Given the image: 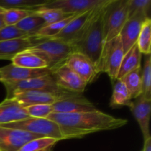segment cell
I'll list each match as a JSON object with an SVG mask.
<instances>
[{"label": "cell", "instance_id": "8", "mask_svg": "<svg viewBox=\"0 0 151 151\" xmlns=\"http://www.w3.org/2000/svg\"><path fill=\"white\" fill-rule=\"evenodd\" d=\"M94 8L78 14L58 35L49 39L59 40L73 47L82 36Z\"/></svg>", "mask_w": 151, "mask_h": 151}, {"label": "cell", "instance_id": "1", "mask_svg": "<svg viewBox=\"0 0 151 151\" xmlns=\"http://www.w3.org/2000/svg\"><path fill=\"white\" fill-rule=\"evenodd\" d=\"M47 119L58 125L63 140L81 139L96 132L117 129L128 122L99 110L72 114L52 113Z\"/></svg>", "mask_w": 151, "mask_h": 151}, {"label": "cell", "instance_id": "23", "mask_svg": "<svg viewBox=\"0 0 151 151\" xmlns=\"http://www.w3.org/2000/svg\"><path fill=\"white\" fill-rule=\"evenodd\" d=\"M131 94V98L137 99L142 94V67L135 69L127 74L122 78Z\"/></svg>", "mask_w": 151, "mask_h": 151}, {"label": "cell", "instance_id": "28", "mask_svg": "<svg viewBox=\"0 0 151 151\" xmlns=\"http://www.w3.org/2000/svg\"><path fill=\"white\" fill-rule=\"evenodd\" d=\"M78 15V14H75L70 17L67 18V19L60 21V22L46 25L45 27L41 28L40 30H38L34 36L38 38H44V39L52 38V37L58 35Z\"/></svg>", "mask_w": 151, "mask_h": 151}, {"label": "cell", "instance_id": "35", "mask_svg": "<svg viewBox=\"0 0 151 151\" xmlns=\"http://www.w3.org/2000/svg\"><path fill=\"white\" fill-rule=\"evenodd\" d=\"M144 141V147L142 151H151V137Z\"/></svg>", "mask_w": 151, "mask_h": 151}, {"label": "cell", "instance_id": "36", "mask_svg": "<svg viewBox=\"0 0 151 151\" xmlns=\"http://www.w3.org/2000/svg\"><path fill=\"white\" fill-rule=\"evenodd\" d=\"M3 11H4V9L0 7V29L6 27L4 24V19H3Z\"/></svg>", "mask_w": 151, "mask_h": 151}, {"label": "cell", "instance_id": "5", "mask_svg": "<svg viewBox=\"0 0 151 151\" xmlns=\"http://www.w3.org/2000/svg\"><path fill=\"white\" fill-rule=\"evenodd\" d=\"M1 83L6 88V98H9L15 91H41L54 93L58 95L61 99L75 95L76 94H80L66 91L59 87L51 75L24 81H2Z\"/></svg>", "mask_w": 151, "mask_h": 151}, {"label": "cell", "instance_id": "18", "mask_svg": "<svg viewBox=\"0 0 151 151\" xmlns=\"http://www.w3.org/2000/svg\"><path fill=\"white\" fill-rule=\"evenodd\" d=\"M146 19L147 18L141 16H135L128 19L125 22L119 35L125 54L134 44H137L142 25Z\"/></svg>", "mask_w": 151, "mask_h": 151}, {"label": "cell", "instance_id": "12", "mask_svg": "<svg viewBox=\"0 0 151 151\" xmlns=\"http://www.w3.org/2000/svg\"><path fill=\"white\" fill-rule=\"evenodd\" d=\"M52 113L72 114L80 112L92 111L97 110L94 105L90 102L83 94L60 99L52 105Z\"/></svg>", "mask_w": 151, "mask_h": 151}, {"label": "cell", "instance_id": "30", "mask_svg": "<svg viewBox=\"0 0 151 151\" xmlns=\"http://www.w3.org/2000/svg\"><path fill=\"white\" fill-rule=\"evenodd\" d=\"M35 13L37 16H40L45 21L46 24H50L55 23V22H60V21L66 19L73 15L72 13H67L63 12L60 9H47L41 8L35 10Z\"/></svg>", "mask_w": 151, "mask_h": 151}, {"label": "cell", "instance_id": "32", "mask_svg": "<svg viewBox=\"0 0 151 151\" xmlns=\"http://www.w3.org/2000/svg\"><path fill=\"white\" fill-rule=\"evenodd\" d=\"M143 69H142V94L147 100H151V55H145Z\"/></svg>", "mask_w": 151, "mask_h": 151}, {"label": "cell", "instance_id": "2", "mask_svg": "<svg viewBox=\"0 0 151 151\" xmlns=\"http://www.w3.org/2000/svg\"><path fill=\"white\" fill-rule=\"evenodd\" d=\"M108 0L94 8L87 26L79 41L73 46L74 52H78L91 60L98 72H101L100 60L104 46L103 29V13Z\"/></svg>", "mask_w": 151, "mask_h": 151}, {"label": "cell", "instance_id": "7", "mask_svg": "<svg viewBox=\"0 0 151 151\" xmlns=\"http://www.w3.org/2000/svg\"><path fill=\"white\" fill-rule=\"evenodd\" d=\"M124 55L119 35L104 44L100 60L101 72L107 73L112 82L116 80Z\"/></svg>", "mask_w": 151, "mask_h": 151}, {"label": "cell", "instance_id": "6", "mask_svg": "<svg viewBox=\"0 0 151 151\" xmlns=\"http://www.w3.org/2000/svg\"><path fill=\"white\" fill-rule=\"evenodd\" d=\"M0 126L26 131L43 137H50L58 141L63 140L58 125L49 119L29 116L25 119L1 125Z\"/></svg>", "mask_w": 151, "mask_h": 151}, {"label": "cell", "instance_id": "11", "mask_svg": "<svg viewBox=\"0 0 151 151\" xmlns=\"http://www.w3.org/2000/svg\"><path fill=\"white\" fill-rule=\"evenodd\" d=\"M66 64L87 84L94 82L100 75V72L91 60L78 52H73L70 55Z\"/></svg>", "mask_w": 151, "mask_h": 151}, {"label": "cell", "instance_id": "20", "mask_svg": "<svg viewBox=\"0 0 151 151\" xmlns=\"http://www.w3.org/2000/svg\"><path fill=\"white\" fill-rule=\"evenodd\" d=\"M142 55L137 44H135L124 55L116 79H122L127 74L141 67Z\"/></svg>", "mask_w": 151, "mask_h": 151}, {"label": "cell", "instance_id": "37", "mask_svg": "<svg viewBox=\"0 0 151 151\" xmlns=\"http://www.w3.org/2000/svg\"><path fill=\"white\" fill-rule=\"evenodd\" d=\"M1 75H0V82H1Z\"/></svg>", "mask_w": 151, "mask_h": 151}, {"label": "cell", "instance_id": "19", "mask_svg": "<svg viewBox=\"0 0 151 151\" xmlns=\"http://www.w3.org/2000/svg\"><path fill=\"white\" fill-rule=\"evenodd\" d=\"M29 117L24 108L13 98H5L0 103V125Z\"/></svg>", "mask_w": 151, "mask_h": 151}, {"label": "cell", "instance_id": "15", "mask_svg": "<svg viewBox=\"0 0 151 151\" xmlns=\"http://www.w3.org/2000/svg\"><path fill=\"white\" fill-rule=\"evenodd\" d=\"M130 109L139 125L144 140L150 138V118L151 100H147L142 95H140L135 99L134 101H133Z\"/></svg>", "mask_w": 151, "mask_h": 151}, {"label": "cell", "instance_id": "31", "mask_svg": "<svg viewBox=\"0 0 151 151\" xmlns=\"http://www.w3.org/2000/svg\"><path fill=\"white\" fill-rule=\"evenodd\" d=\"M35 10L22 9H8L3 11V19L5 26H15L27 16L34 14Z\"/></svg>", "mask_w": 151, "mask_h": 151}, {"label": "cell", "instance_id": "10", "mask_svg": "<svg viewBox=\"0 0 151 151\" xmlns=\"http://www.w3.org/2000/svg\"><path fill=\"white\" fill-rule=\"evenodd\" d=\"M39 137H43L0 126V151H18L27 142Z\"/></svg>", "mask_w": 151, "mask_h": 151}, {"label": "cell", "instance_id": "24", "mask_svg": "<svg viewBox=\"0 0 151 151\" xmlns=\"http://www.w3.org/2000/svg\"><path fill=\"white\" fill-rule=\"evenodd\" d=\"M49 0H0V7L4 10L22 9L35 10L45 5Z\"/></svg>", "mask_w": 151, "mask_h": 151}, {"label": "cell", "instance_id": "9", "mask_svg": "<svg viewBox=\"0 0 151 151\" xmlns=\"http://www.w3.org/2000/svg\"><path fill=\"white\" fill-rule=\"evenodd\" d=\"M51 75L57 85L63 89L83 94L88 84L66 63L51 69Z\"/></svg>", "mask_w": 151, "mask_h": 151}, {"label": "cell", "instance_id": "26", "mask_svg": "<svg viewBox=\"0 0 151 151\" xmlns=\"http://www.w3.org/2000/svg\"><path fill=\"white\" fill-rule=\"evenodd\" d=\"M58 142L50 137H39L27 142L18 151H52Z\"/></svg>", "mask_w": 151, "mask_h": 151}, {"label": "cell", "instance_id": "29", "mask_svg": "<svg viewBox=\"0 0 151 151\" xmlns=\"http://www.w3.org/2000/svg\"><path fill=\"white\" fill-rule=\"evenodd\" d=\"M150 0H128V19L135 16L150 18Z\"/></svg>", "mask_w": 151, "mask_h": 151}, {"label": "cell", "instance_id": "4", "mask_svg": "<svg viewBox=\"0 0 151 151\" xmlns=\"http://www.w3.org/2000/svg\"><path fill=\"white\" fill-rule=\"evenodd\" d=\"M128 0H108L103 13L104 44L119 35L128 20Z\"/></svg>", "mask_w": 151, "mask_h": 151}, {"label": "cell", "instance_id": "34", "mask_svg": "<svg viewBox=\"0 0 151 151\" xmlns=\"http://www.w3.org/2000/svg\"><path fill=\"white\" fill-rule=\"evenodd\" d=\"M29 36L22 31L19 30L15 26H6L0 29V41H8ZM31 37V36H30Z\"/></svg>", "mask_w": 151, "mask_h": 151}, {"label": "cell", "instance_id": "17", "mask_svg": "<svg viewBox=\"0 0 151 151\" xmlns=\"http://www.w3.org/2000/svg\"><path fill=\"white\" fill-rule=\"evenodd\" d=\"M42 38L26 36L16 39L0 41V60H11L17 53L26 50L39 42Z\"/></svg>", "mask_w": 151, "mask_h": 151}, {"label": "cell", "instance_id": "14", "mask_svg": "<svg viewBox=\"0 0 151 151\" xmlns=\"http://www.w3.org/2000/svg\"><path fill=\"white\" fill-rule=\"evenodd\" d=\"M9 98L16 100L23 108L38 104L52 105L56 101L61 99L54 93L41 91H15Z\"/></svg>", "mask_w": 151, "mask_h": 151}, {"label": "cell", "instance_id": "21", "mask_svg": "<svg viewBox=\"0 0 151 151\" xmlns=\"http://www.w3.org/2000/svg\"><path fill=\"white\" fill-rule=\"evenodd\" d=\"M132 98L129 91L122 80L116 79L113 82V92L109 106L112 109H117L122 106L131 107Z\"/></svg>", "mask_w": 151, "mask_h": 151}, {"label": "cell", "instance_id": "25", "mask_svg": "<svg viewBox=\"0 0 151 151\" xmlns=\"http://www.w3.org/2000/svg\"><path fill=\"white\" fill-rule=\"evenodd\" d=\"M46 25L47 24L45 21L34 13V14L27 16L16 24L15 27L29 36L32 37L34 36L38 30Z\"/></svg>", "mask_w": 151, "mask_h": 151}, {"label": "cell", "instance_id": "33", "mask_svg": "<svg viewBox=\"0 0 151 151\" xmlns=\"http://www.w3.org/2000/svg\"><path fill=\"white\" fill-rule=\"evenodd\" d=\"M28 116L34 118L47 119L49 115L52 113V105L38 104L24 108Z\"/></svg>", "mask_w": 151, "mask_h": 151}, {"label": "cell", "instance_id": "22", "mask_svg": "<svg viewBox=\"0 0 151 151\" xmlns=\"http://www.w3.org/2000/svg\"><path fill=\"white\" fill-rule=\"evenodd\" d=\"M12 64L27 69H47V63L28 50L17 53L11 60Z\"/></svg>", "mask_w": 151, "mask_h": 151}, {"label": "cell", "instance_id": "3", "mask_svg": "<svg viewBox=\"0 0 151 151\" xmlns=\"http://www.w3.org/2000/svg\"><path fill=\"white\" fill-rule=\"evenodd\" d=\"M27 50L44 60L50 70L66 63L68 58L74 52L73 47L70 44L49 38H42Z\"/></svg>", "mask_w": 151, "mask_h": 151}, {"label": "cell", "instance_id": "27", "mask_svg": "<svg viewBox=\"0 0 151 151\" xmlns=\"http://www.w3.org/2000/svg\"><path fill=\"white\" fill-rule=\"evenodd\" d=\"M137 46L142 54L145 55L151 52V19L147 18L142 25L141 30L137 40Z\"/></svg>", "mask_w": 151, "mask_h": 151}, {"label": "cell", "instance_id": "13", "mask_svg": "<svg viewBox=\"0 0 151 151\" xmlns=\"http://www.w3.org/2000/svg\"><path fill=\"white\" fill-rule=\"evenodd\" d=\"M0 75L2 81H19L30 78H39L51 75V71L47 69H27L19 67L10 63L0 68Z\"/></svg>", "mask_w": 151, "mask_h": 151}, {"label": "cell", "instance_id": "16", "mask_svg": "<svg viewBox=\"0 0 151 151\" xmlns=\"http://www.w3.org/2000/svg\"><path fill=\"white\" fill-rule=\"evenodd\" d=\"M103 1L104 0H49L41 8L60 9L65 13L80 14L93 9Z\"/></svg>", "mask_w": 151, "mask_h": 151}]
</instances>
